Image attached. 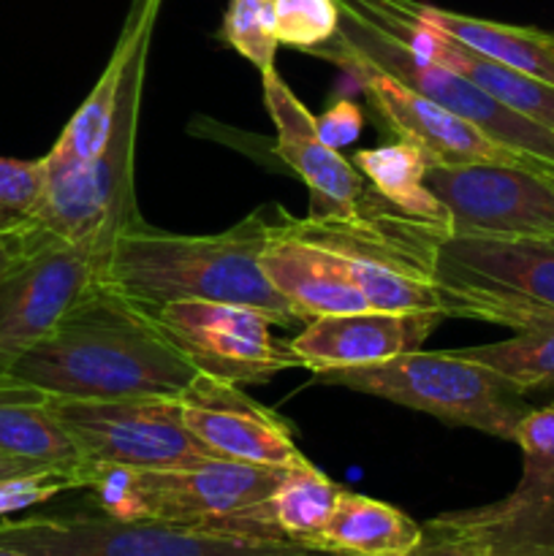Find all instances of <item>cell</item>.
<instances>
[{
  "instance_id": "27",
  "label": "cell",
  "mask_w": 554,
  "mask_h": 556,
  "mask_svg": "<svg viewBox=\"0 0 554 556\" xmlns=\"http://www.w3.org/2000/svg\"><path fill=\"white\" fill-rule=\"evenodd\" d=\"M272 5H275V33L280 47L313 52L340 30L337 0H272Z\"/></svg>"
},
{
  "instance_id": "29",
  "label": "cell",
  "mask_w": 554,
  "mask_h": 556,
  "mask_svg": "<svg viewBox=\"0 0 554 556\" xmlns=\"http://www.w3.org/2000/svg\"><path fill=\"white\" fill-rule=\"evenodd\" d=\"M74 489H81L79 472L60 470V467L30 472V476L5 478V481H0V519L36 508V505L49 503L58 494L74 492Z\"/></svg>"
},
{
  "instance_id": "23",
  "label": "cell",
  "mask_w": 554,
  "mask_h": 556,
  "mask_svg": "<svg viewBox=\"0 0 554 556\" xmlns=\"http://www.w3.org/2000/svg\"><path fill=\"white\" fill-rule=\"evenodd\" d=\"M342 486H337L313 462L286 470L272 497L261 505L259 525L269 535L288 538L313 548L315 538L335 514Z\"/></svg>"
},
{
  "instance_id": "31",
  "label": "cell",
  "mask_w": 554,
  "mask_h": 556,
  "mask_svg": "<svg viewBox=\"0 0 554 556\" xmlns=\"http://www.w3.org/2000/svg\"><path fill=\"white\" fill-rule=\"evenodd\" d=\"M43 242H49V237H43L33 223L11 228V231H0V282L9 277V271L14 269L25 255H30L33 250L41 248Z\"/></svg>"
},
{
  "instance_id": "6",
  "label": "cell",
  "mask_w": 554,
  "mask_h": 556,
  "mask_svg": "<svg viewBox=\"0 0 554 556\" xmlns=\"http://www.w3.org/2000/svg\"><path fill=\"white\" fill-rule=\"evenodd\" d=\"M432 282L445 318L525 331L554 320V237H443Z\"/></svg>"
},
{
  "instance_id": "11",
  "label": "cell",
  "mask_w": 554,
  "mask_h": 556,
  "mask_svg": "<svg viewBox=\"0 0 554 556\" xmlns=\"http://www.w3.org/2000/svg\"><path fill=\"white\" fill-rule=\"evenodd\" d=\"M451 237H554V174L532 163H429Z\"/></svg>"
},
{
  "instance_id": "21",
  "label": "cell",
  "mask_w": 554,
  "mask_h": 556,
  "mask_svg": "<svg viewBox=\"0 0 554 556\" xmlns=\"http://www.w3.org/2000/svg\"><path fill=\"white\" fill-rule=\"evenodd\" d=\"M0 451L60 470H85L79 448L43 391L0 375Z\"/></svg>"
},
{
  "instance_id": "12",
  "label": "cell",
  "mask_w": 554,
  "mask_h": 556,
  "mask_svg": "<svg viewBox=\"0 0 554 556\" xmlns=\"http://www.w3.org/2000/svg\"><path fill=\"white\" fill-rule=\"evenodd\" d=\"M152 315L201 372L223 383L259 386L299 367L288 342L272 334L275 324L261 309L185 299Z\"/></svg>"
},
{
  "instance_id": "9",
  "label": "cell",
  "mask_w": 554,
  "mask_h": 556,
  "mask_svg": "<svg viewBox=\"0 0 554 556\" xmlns=\"http://www.w3.org/2000/svg\"><path fill=\"white\" fill-rule=\"evenodd\" d=\"M337 3H340L337 38L348 49L362 54L364 60L378 65L380 71L391 74L405 87L416 90L418 96L459 114L462 119L492 136L498 144L530 157L538 166H554V130L516 114L514 109L500 103L498 98H492L487 90L473 85L456 71L407 49L400 38L375 25L367 14H362L348 0H337Z\"/></svg>"
},
{
  "instance_id": "35",
  "label": "cell",
  "mask_w": 554,
  "mask_h": 556,
  "mask_svg": "<svg viewBox=\"0 0 554 556\" xmlns=\"http://www.w3.org/2000/svg\"><path fill=\"white\" fill-rule=\"evenodd\" d=\"M0 556H30V554H25V552H20V548L9 546V543H0Z\"/></svg>"
},
{
  "instance_id": "24",
  "label": "cell",
  "mask_w": 554,
  "mask_h": 556,
  "mask_svg": "<svg viewBox=\"0 0 554 556\" xmlns=\"http://www.w3.org/2000/svg\"><path fill=\"white\" fill-rule=\"evenodd\" d=\"M353 166L364 174L375 193L389 201L391 206H396L405 215L449 226L445 206L440 204L438 195L427 185V155L411 141L394 139L391 144L358 150L353 155Z\"/></svg>"
},
{
  "instance_id": "14",
  "label": "cell",
  "mask_w": 554,
  "mask_h": 556,
  "mask_svg": "<svg viewBox=\"0 0 554 556\" xmlns=\"http://www.w3.org/2000/svg\"><path fill=\"white\" fill-rule=\"evenodd\" d=\"M106 248L49 239L0 282V375L36 348L101 275Z\"/></svg>"
},
{
  "instance_id": "28",
  "label": "cell",
  "mask_w": 554,
  "mask_h": 556,
  "mask_svg": "<svg viewBox=\"0 0 554 556\" xmlns=\"http://www.w3.org/2000/svg\"><path fill=\"white\" fill-rule=\"evenodd\" d=\"M407 556H494V546L487 532L456 510L427 521L421 541Z\"/></svg>"
},
{
  "instance_id": "4",
  "label": "cell",
  "mask_w": 554,
  "mask_h": 556,
  "mask_svg": "<svg viewBox=\"0 0 554 556\" xmlns=\"http://www.w3.org/2000/svg\"><path fill=\"white\" fill-rule=\"evenodd\" d=\"M282 476L280 467L228 459L168 470L92 465L81 470V489L92 494L101 514L123 521L231 527L269 535L261 530L259 510Z\"/></svg>"
},
{
  "instance_id": "22",
  "label": "cell",
  "mask_w": 554,
  "mask_h": 556,
  "mask_svg": "<svg viewBox=\"0 0 554 556\" xmlns=\"http://www.w3.org/2000/svg\"><path fill=\"white\" fill-rule=\"evenodd\" d=\"M421 535L424 527L394 505L342 489L313 548L335 556H407Z\"/></svg>"
},
{
  "instance_id": "36",
  "label": "cell",
  "mask_w": 554,
  "mask_h": 556,
  "mask_svg": "<svg viewBox=\"0 0 554 556\" xmlns=\"http://www.w3.org/2000/svg\"><path fill=\"white\" fill-rule=\"evenodd\" d=\"M549 172H552V174H554V166H549Z\"/></svg>"
},
{
  "instance_id": "7",
  "label": "cell",
  "mask_w": 554,
  "mask_h": 556,
  "mask_svg": "<svg viewBox=\"0 0 554 556\" xmlns=\"http://www.w3.org/2000/svg\"><path fill=\"white\" fill-rule=\"evenodd\" d=\"M147 58L150 47H141L130 60L103 150L76 168H43V193L30 220L43 237L98 242L109 250L119 231L144 220L136 206L134 161Z\"/></svg>"
},
{
  "instance_id": "34",
  "label": "cell",
  "mask_w": 554,
  "mask_h": 556,
  "mask_svg": "<svg viewBox=\"0 0 554 556\" xmlns=\"http://www.w3.org/2000/svg\"><path fill=\"white\" fill-rule=\"evenodd\" d=\"M16 163H20V161H14V157H0V179L9 177V174L14 172Z\"/></svg>"
},
{
  "instance_id": "19",
  "label": "cell",
  "mask_w": 554,
  "mask_h": 556,
  "mask_svg": "<svg viewBox=\"0 0 554 556\" xmlns=\"http://www.w3.org/2000/svg\"><path fill=\"white\" fill-rule=\"evenodd\" d=\"M163 0H130L128 14H125L123 30H119L117 43L109 54L106 68L98 76L90 96L81 101L74 117L63 128L60 139L54 141L52 150L41 157L47 172H65L81 163L92 161L103 150L112 130L114 112H117L119 92H123L125 74L141 47H150L152 33H155L158 16H161Z\"/></svg>"
},
{
  "instance_id": "8",
  "label": "cell",
  "mask_w": 554,
  "mask_h": 556,
  "mask_svg": "<svg viewBox=\"0 0 554 556\" xmlns=\"http://www.w3.org/2000/svg\"><path fill=\"white\" fill-rule=\"evenodd\" d=\"M0 543L30 556H335L264 532L106 514L0 519Z\"/></svg>"
},
{
  "instance_id": "18",
  "label": "cell",
  "mask_w": 554,
  "mask_h": 556,
  "mask_svg": "<svg viewBox=\"0 0 554 556\" xmlns=\"http://www.w3.org/2000/svg\"><path fill=\"white\" fill-rule=\"evenodd\" d=\"M514 443L521 451V478L505 500L462 510L494 548L554 543V405L532 407Z\"/></svg>"
},
{
  "instance_id": "33",
  "label": "cell",
  "mask_w": 554,
  "mask_h": 556,
  "mask_svg": "<svg viewBox=\"0 0 554 556\" xmlns=\"http://www.w3.org/2000/svg\"><path fill=\"white\" fill-rule=\"evenodd\" d=\"M494 556H554V543H527V546L494 548Z\"/></svg>"
},
{
  "instance_id": "16",
  "label": "cell",
  "mask_w": 554,
  "mask_h": 556,
  "mask_svg": "<svg viewBox=\"0 0 554 556\" xmlns=\"http://www.w3.org/2000/svg\"><path fill=\"white\" fill-rule=\"evenodd\" d=\"M182 421L215 459L280 470L307 462L293 440L291 424L234 383L206 380L193 394L182 396Z\"/></svg>"
},
{
  "instance_id": "3",
  "label": "cell",
  "mask_w": 554,
  "mask_h": 556,
  "mask_svg": "<svg viewBox=\"0 0 554 556\" xmlns=\"http://www.w3.org/2000/svg\"><path fill=\"white\" fill-rule=\"evenodd\" d=\"M269 228L266 212H250L237 226L201 237L158 231L141 220L109 244L98 282L147 313L201 299L261 309L275 326L304 324L261 269Z\"/></svg>"
},
{
  "instance_id": "32",
  "label": "cell",
  "mask_w": 554,
  "mask_h": 556,
  "mask_svg": "<svg viewBox=\"0 0 554 556\" xmlns=\"http://www.w3.org/2000/svg\"><path fill=\"white\" fill-rule=\"evenodd\" d=\"M38 470H49V467L38 465V462L16 459V456H9L0 451V481H5V478H16V476H30V472H38Z\"/></svg>"
},
{
  "instance_id": "13",
  "label": "cell",
  "mask_w": 554,
  "mask_h": 556,
  "mask_svg": "<svg viewBox=\"0 0 554 556\" xmlns=\"http://www.w3.org/2000/svg\"><path fill=\"white\" fill-rule=\"evenodd\" d=\"M310 54L331 60L340 65L351 79L358 81L362 92L367 96L369 106L375 109L386 128L394 139L411 141L413 147L427 155L429 163L438 166H465V163H532L530 157L498 144L492 136L483 134L473 123L462 119L459 114L449 112L440 103L418 96L416 90L396 81L394 76L380 71L362 54L348 49L340 38H331L324 47L313 49ZM546 168V166H543Z\"/></svg>"
},
{
  "instance_id": "10",
  "label": "cell",
  "mask_w": 554,
  "mask_h": 556,
  "mask_svg": "<svg viewBox=\"0 0 554 556\" xmlns=\"http://www.w3.org/2000/svg\"><path fill=\"white\" fill-rule=\"evenodd\" d=\"M49 400L85 467L168 470L215 459L185 427L182 400Z\"/></svg>"
},
{
  "instance_id": "25",
  "label": "cell",
  "mask_w": 554,
  "mask_h": 556,
  "mask_svg": "<svg viewBox=\"0 0 554 556\" xmlns=\"http://www.w3.org/2000/svg\"><path fill=\"white\" fill-rule=\"evenodd\" d=\"M459 353L508 378L519 394L554 396V320L514 331L511 340L459 348Z\"/></svg>"
},
{
  "instance_id": "20",
  "label": "cell",
  "mask_w": 554,
  "mask_h": 556,
  "mask_svg": "<svg viewBox=\"0 0 554 556\" xmlns=\"http://www.w3.org/2000/svg\"><path fill=\"white\" fill-rule=\"evenodd\" d=\"M396 5L416 16L418 22H427L454 41L465 43L473 52L554 85V30L505 25V22L456 14V11L413 3V0H396Z\"/></svg>"
},
{
  "instance_id": "17",
  "label": "cell",
  "mask_w": 554,
  "mask_h": 556,
  "mask_svg": "<svg viewBox=\"0 0 554 556\" xmlns=\"http://www.w3.org/2000/svg\"><path fill=\"white\" fill-rule=\"evenodd\" d=\"M445 320L440 309L427 313H348L320 315L288 342L299 367L313 375L329 369L373 367L405 353L421 351L435 329Z\"/></svg>"
},
{
  "instance_id": "5",
  "label": "cell",
  "mask_w": 554,
  "mask_h": 556,
  "mask_svg": "<svg viewBox=\"0 0 554 556\" xmlns=\"http://www.w3.org/2000/svg\"><path fill=\"white\" fill-rule=\"evenodd\" d=\"M315 378L508 443L532 410L508 378L459 351H413L373 367L329 369Z\"/></svg>"
},
{
  "instance_id": "15",
  "label": "cell",
  "mask_w": 554,
  "mask_h": 556,
  "mask_svg": "<svg viewBox=\"0 0 554 556\" xmlns=\"http://www.w3.org/2000/svg\"><path fill=\"white\" fill-rule=\"evenodd\" d=\"M264 106L277 134V155L310 190V215L364 217L386 204L364 174L340 150H331L315 130V117L286 85L277 68L261 74Z\"/></svg>"
},
{
  "instance_id": "2",
  "label": "cell",
  "mask_w": 554,
  "mask_h": 556,
  "mask_svg": "<svg viewBox=\"0 0 554 556\" xmlns=\"http://www.w3.org/2000/svg\"><path fill=\"white\" fill-rule=\"evenodd\" d=\"M9 375L60 400H182L215 380L168 340L155 315L103 282Z\"/></svg>"
},
{
  "instance_id": "26",
  "label": "cell",
  "mask_w": 554,
  "mask_h": 556,
  "mask_svg": "<svg viewBox=\"0 0 554 556\" xmlns=\"http://www.w3.org/2000/svg\"><path fill=\"white\" fill-rule=\"evenodd\" d=\"M221 38L242 54L259 74L275 68L280 41L275 33V5L272 0H228L223 14Z\"/></svg>"
},
{
  "instance_id": "1",
  "label": "cell",
  "mask_w": 554,
  "mask_h": 556,
  "mask_svg": "<svg viewBox=\"0 0 554 556\" xmlns=\"http://www.w3.org/2000/svg\"><path fill=\"white\" fill-rule=\"evenodd\" d=\"M449 233L389 201L364 217H293L277 206L261 269L304 324L367 309L427 313L440 309L432 258Z\"/></svg>"
},
{
  "instance_id": "30",
  "label": "cell",
  "mask_w": 554,
  "mask_h": 556,
  "mask_svg": "<svg viewBox=\"0 0 554 556\" xmlns=\"http://www.w3.org/2000/svg\"><path fill=\"white\" fill-rule=\"evenodd\" d=\"M364 128V114L358 109V103L348 101V98H340L335 106L326 114L315 117V130H318L320 141L331 150H342L345 144L358 139Z\"/></svg>"
}]
</instances>
